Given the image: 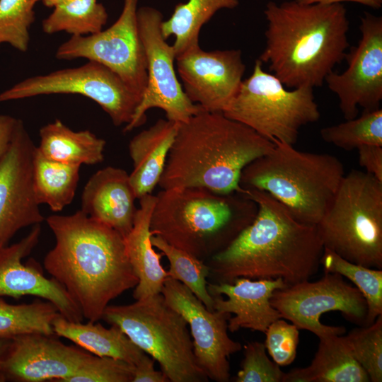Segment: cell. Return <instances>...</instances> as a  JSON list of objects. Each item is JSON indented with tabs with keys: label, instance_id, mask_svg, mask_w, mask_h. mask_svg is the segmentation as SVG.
Returning <instances> with one entry per match:
<instances>
[{
	"label": "cell",
	"instance_id": "obj_32",
	"mask_svg": "<svg viewBox=\"0 0 382 382\" xmlns=\"http://www.w3.org/2000/svg\"><path fill=\"white\" fill-rule=\"evenodd\" d=\"M151 241L168 260L169 277L185 285L209 311H214L212 296L207 290L209 268L202 260L178 249L158 236L152 235Z\"/></svg>",
	"mask_w": 382,
	"mask_h": 382
},
{
	"label": "cell",
	"instance_id": "obj_24",
	"mask_svg": "<svg viewBox=\"0 0 382 382\" xmlns=\"http://www.w3.org/2000/svg\"><path fill=\"white\" fill-rule=\"evenodd\" d=\"M311 364L285 373L283 382H369V377L354 357L345 336L319 338Z\"/></svg>",
	"mask_w": 382,
	"mask_h": 382
},
{
	"label": "cell",
	"instance_id": "obj_34",
	"mask_svg": "<svg viewBox=\"0 0 382 382\" xmlns=\"http://www.w3.org/2000/svg\"><path fill=\"white\" fill-rule=\"evenodd\" d=\"M352 354L370 381H382V315L368 326L352 329L345 336Z\"/></svg>",
	"mask_w": 382,
	"mask_h": 382
},
{
	"label": "cell",
	"instance_id": "obj_44",
	"mask_svg": "<svg viewBox=\"0 0 382 382\" xmlns=\"http://www.w3.org/2000/svg\"><path fill=\"white\" fill-rule=\"evenodd\" d=\"M10 342L11 340H0V362L2 359L4 354L8 349Z\"/></svg>",
	"mask_w": 382,
	"mask_h": 382
},
{
	"label": "cell",
	"instance_id": "obj_28",
	"mask_svg": "<svg viewBox=\"0 0 382 382\" xmlns=\"http://www.w3.org/2000/svg\"><path fill=\"white\" fill-rule=\"evenodd\" d=\"M79 169L80 166L46 158L36 147L33 183L38 204H47L53 212H60L71 204L78 186Z\"/></svg>",
	"mask_w": 382,
	"mask_h": 382
},
{
	"label": "cell",
	"instance_id": "obj_35",
	"mask_svg": "<svg viewBox=\"0 0 382 382\" xmlns=\"http://www.w3.org/2000/svg\"><path fill=\"white\" fill-rule=\"evenodd\" d=\"M34 5L32 0H0V45L9 44L22 52L28 50Z\"/></svg>",
	"mask_w": 382,
	"mask_h": 382
},
{
	"label": "cell",
	"instance_id": "obj_1",
	"mask_svg": "<svg viewBox=\"0 0 382 382\" xmlns=\"http://www.w3.org/2000/svg\"><path fill=\"white\" fill-rule=\"evenodd\" d=\"M257 206L253 221L224 250L209 259L211 283L280 278L288 286L315 275L323 252L316 225L296 220L268 193L243 188Z\"/></svg>",
	"mask_w": 382,
	"mask_h": 382
},
{
	"label": "cell",
	"instance_id": "obj_10",
	"mask_svg": "<svg viewBox=\"0 0 382 382\" xmlns=\"http://www.w3.org/2000/svg\"><path fill=\"white\" fill-rule=\"evenodd\" d=\"M51 94L86 96L97 103L115 126L129 124L140 103L115 73L93 61L27 78L1 93L0 102Z\"/></svg>",
	"mask_w": 382,
	"mask_h": 382
},
{
	"label": "cell",
	"instance_id": "obj_4",
	"mask_svg": "<svg viewBox=\"0 0 382 382\" xmlns=\"http://www.w3.org/2000/svg\"><path fill=\"white\" fill-rule=\"evenodd\" d=\"M274 146L223 112L202 110L180 123L158 185L162 190L203 187L221 195L243 194V170Z\"/></svg>",
	"mask_w": 382,
	"mask_h": 382
},
{
	"label": "cell",
	"instance_id": "obj_11",
	"mask_svg": "<svg viewBox=\"0 0 382 382\" xmlns=\"http://www.w3.org/2000/svg\"><path fill=\"white\" fill-rule=\"evenodd\" d=\"M137 18L146 54L147 81L141 100L124 132L142 125L146 112L154 108L163 110L170 121L185 122L203 109L190 100L177 77L174 49L161 33L163 14L155 8L142 6L137 8Z\"/></svg>",
	"mask_w": 382,
	"mask_h": 382
},
{
	"label": "cell",
	"instance_id": "obj_23",
	"mask_svg": "<svg viewBox=\"0 0 382 382\" xmlns=\"http://www.w3.org/2000/svg\"><path fill=\"white\" fill-rule=\"evenodd\" d=\"M180 123L159 119L129 143L133 169L129 179L137 199L151 194L164 170Z\"/></svg>",
	"mask_w": 382,
	"mask_h": 382
},
{
	"label": "cell",
	"instance_id": "obj_26",
	"mask_svg": "<svg viewBox=\"0 0 382 382\" xmlns=\"http://www.w3.org/2000/svg\"><path fill=\"white\" fill-rule=\"evenodd\" d=\"M39 151L46 158L60 163L95 165L104 159L105 140L89 130L75 132L60 120L40 129Z\"/></svg>",
	"mask_w": 382,
	"mask_h": 382
},
{
	"label": "cell",
	"instance_id": "obj_17",
	"mask_svg": "<svg viewBox=\"0 0 382 382\" xmlns=\"http://www.w3.org/2000/svg\"><path fill=\"white\" fill-rule=\"evenodd\" d=\"M185 93L204 110L224 112L243 81L245 66L239 50L206 52L199 45L175 58Z\"/></svg>",
	"mask_w": 382,
	"mask_h": 382
},
{
	"label": "cell",
	"instance_id": "obj_3",
	"mask_svg": "<svg viewBox=\"0 0 382 382\" xmlns=\"http://www.w3.org/2000/svg\"><path fill=\"white\" fill-rule=\"evenodd\" d=\"M266 45L259 59L288 88L319 87L349 47L342 4L269 1Z\"/></svg>",
	"mask_w": 382,
	"mask_h": 382
},
{
	"label": "cell",
	"instance_id": "obj_2",
	"mask_svg": "<svg viewBox=\"0 0 382 382\" xmlns=\"http://www.w3.org/2000/svg\"><path fill=\"white\" fill-rule=\"evenodd\" d=\"M46 221L56 243L44 258L45 269L66 290L83 318L98 322L112 299L139 282L124 237L81 210L52 215Z\"/></svg>",
	"mask_w": 382,
	"mask_h": 382
},
{
	"label": "cell",
	"instance_id": "obj_41",
	"mask_svg": "<svg viewBox=\"0 0 382 382\" xmlns=\"http://www.w3.org/2000/svg\"><path fill=\"white\" fill-rule=\"evenodd\" d=\"M18 119L0 114V156L8 148L15 132Z\"/></svg>",
	"mask_w": 382,
	"mask_h": 382
},
{
	"label": "cell",
	"instance_id": "obj_36",
	"mask_svg": "<svg viewBox=\"0 0 382 382\" xmlns=\"http://www.w3.org/2000/svg\"><path fill=\"white\" fill-rule=\"evenodd\" d=\"M134 368L120 359L90 354L64 382H132Z\"/></svg>",
	"mask_w": 382,
	"mask_h": 382
},
{
	"label": "cell",
	"instance_id": "obj_19",
	"mask_svg": "<svg viewBox=\"0 0 382 382\" xmlns=\"http://www.w3.org/2000/svg\"><path fill=\"white\" fill-rule=\"evenodd\" d=\"M40 234V224L35 225L21 241L0 248V298L35 296L51 302L67 320L82 322L79 307L56 279L46 277L36 262H22L38 243Z\"/></svg>",
	"mask_w": 382,
	"mask_h": 382
},
{
	"label": "cell",
	"instance_id": "obj_16",
	"mask_svg": "<svg viewBox=\"0 0 382 382\" xmlns=\"http://www.w3.org/2000/svg\"><path fill=\"white\" fill-rule=\"evenodd\" d=\"M22 120L0 156V248L21 228L40 224V212L33 183L36 149Z\"/></svg>",
	"mask_w": 382,
	"mask_h": 382
},
{
	"label": "cell",
	"instance_id": "obj_15",
	"mask_svg": "<svg viewBox=\"0 0 382 382\" xmlns=\"http://www.w3.org/2000/svg\"><path fill=\"white\" fill-rule=\"evenodd\" d=\"M167 304L183 316L190 330L197 361L209 379L228 382L229 357L242 349L228 335V313L208 310L183 283L168 277L161 291Z\"/></svg>",
	"mask_w": 382,
	"mask_h": 382
},
{
	"label": "cell",
	"instance_id": "obj_18",
	"mask_svg": "<svg viewBox=\"0 0 382 382\" xmlns=\"http://www.w3.org/2000/svg\"><path fill=\"white\" fill-rule=\"evenodd\" d=\"M91 354L42 333L11 340L0 362V381L64 382Z\"/></svg>",
	"mask_w": 382,
	"mask_h": 382
},
{
	"label": "cell",
	"instance_id": "obj_37",
	"mask_svg": "<svg viewBox=\"0 0 382 382\" xmlns=\"http://www.w3.org/2000/svg\"><path fill=\"white\" fill-rule=\"evenodd\" d=\"M285 373L266 354L265 344L250 342L244 346V359L236 382H283Z\"/></svg>",
	"mask_w": 382,
	"mask_h": 382
},
{
	"label": "cell",
	"instance_id": "obj_5",
	"mask_svg": "<svg viewBox=\"0 0 382 382\" xmlns=\"http://www.w3.org/2000/svg\"><path fill=\"white\" fill-rule=\"evenodd\" d=\"M257 204L243 194L173 187L156 195L151 235L204 262L226 248L255 219Z\"/></svg>",
	"mask_w": 382,
	"mask_h": 382
},
{
	"label": "cell",
	"instance_id": "obj_20",
	"mask_svg": "<svg viewBox=\"0 0 382 382\" xmlns=\"http://www.w3.org/2000/svg\"><path fill=\"white\" fill-rule=\"evenodd\" d=\"M287 286L280 278L239 277L231 284L208 282L207 290L213 298L214 310L234 314L228 320V330L231 332L246 328L265 333L272 323L282 318L271 305L270 299L274 291Z\"/></svg>",
	"mask_w": 382,
	"mask_h": 382
},
{
	"label": "cell",
	"instance_id": "obj_21",
	"mask_svg": "<svg viewBox=\"0 0 382 382\" xmlns=\"http://www.w3.org/2000/svg\"><path fill=\"white\" fill-rule=\"evenodd\" d=\"M129 174L107 166L95 173L81 195V211L117 231L124 238L131 231L137 208Z\"/></svg>",
	"mask_w": 382,
	"mask_h": 382
},
{
	"label": "cell",
	"instance_id": "obj_25",
	"mask_svg": "<svg viewBox=\"0 0 382 382\" xmlns=\"http://www.w3.org/2000/svg\"><path fill=\"white\" fill-rule=\"evenodd\" d=\"M88 320L73 322L62 315L52 323L55 335L66 338L84 350L99 357H107L137 365L146 353L117 326L106 328L100 323Z\"/></svg>",
	"mask_w": 382,
	"mask_h": 382
},
{
	"label": "cell",
	"instance_id": "obj_42",
	"mask_svg": "<svg viewBox=\"0 0 382 382\" xmlns=\"http://www.w3.org/2000/svg\"><path fill=\"white\" fill-rule=\"evenodd\" d=\"M297 2L303 4H342V2L358 3L374 9H379L382 6V0H296Z\"/></svg>",
	"mask_w": 382,
	"mask_h": 382
},
{
	"label": "cell",
	"instance_id": "obj_31",
	"mask_svg": "<svg viewBox=\"0 0 382 382\" xmlns=\"http://www.w3.org/2000/svg\"><path fill=\"white\" fill-rule=\"evenodd\" d=\"M324 272L337 273L349 279L364 296L367 312L364 326L382 315V270L352 263L324 248L320 258Z\"/></svg>",
	"mask_w": 382,
	"mask_h": 382
},
{
	"label": "cell",
	"instance_id": "obj_22",
	"mask_svg": "<svg viewBox=\"0 0 382 382\" xmlns=\"http://www.w3.org/2000/svg\"><path fill=\"white\" fill-rule=\"evenodd\" d=\"M139 199L133 227L124 238L127 257L139 279L133 291L136 301L161 293L168 277L161 264L163 255L156 252L151 241L150 221L156 196L148 194Z\"/></svg>",
	"mask_w": 382,
	"mask_h": 382
},
{
	"label": "cell",
	"instance_id": "obj_8",
	"mask_svg": "<svg viewBox=\"0 0 382 382\" xmlns=\"http://www.w3.org/2000/svg\"><path fill=\"white\" fill-rule=\"evenodd\" d=\"M102 319L157 361L169 382L209 381L195 358L187 323L161 293L127 305H108Z\"/></svg>",
	"mask_w": 382,
	"mask_h": 382
},
{
	"label": "cell",
	"instance_id": "obj_30",
	"mask_svg": "<svg viewBox=\"0 0 382 382\" xmlns=\"http://www.w3.org/2000/svg\"><path fill=\"white\" fill-rule=\"evenodd\" d=\"M59 316L57 307L46 300L11 304L0 298V340L30 333L55 335L52 323Z\"/></svg>",
	"mask_w": 382,
	"mask_h": 382
},
{
	"label": "cell",
	"instance_id": "obj_7",
	"mask_svg": "<svg viewBox=\"0 0 382 382\" xmlns=\"http://www.w3.org/2000/svg\"><path fill=\"white\" fill-rule=\"evenodd\" d=\"M316 226L324 248L352 263L382 270V182L365 171L345 174Z\"/></svg>",
	"mask_w": 382,
	"mask_h": 382
},
{
	"label": "cell",
	"instance_id": "obj_39",
	"mask_svg": "<svg viewBox=\"0 0 382 382\" xmlns=\"http://www.w3.org/2000/svg\"><path fill=\"white\" fill-rule=\"evenodd\" d=\"M359 165L366 173L382 182V146L362 145L357 149Z\"/></svg>",
	"mask_w": 382,
	"mask_h": 382
},
{
	"label": "cell",
	"instance_id": "obj_27",
	"mask_svg": "<svg viewBox=\"0 0 382 382\" xmlns=\"http://www.w3.org/2000/svg\"><path fill=\"white\" fill-rule=\"evenodd\" d=\"M238 0H188L175 5L171 16L163 21L161 26L163 37L166 40L175 37L172 45L175 58L190 48L199 45V34L202 27L221 9H233Z\"/></svg>",
	"mask_w": 382,
	"mask_h": 382
},
{
	"label": "cell",
	"instance_id": "obj_33",
	"mask_svg": "<svg viewBox=\"0 0 382 382\" xmlns=\"http://www.w3.org/2000/svg\"><path fill=\"white\" fill-rule=\"evenodd\" d=\"M323 141L346 151L362 145L382 146V109L364 110L356 117L320 131Z\"/></svg>",
	"mask_w": 382,
	"mask_h": 382
},
{
	"label": "cell",
	"instance_id": "obj_9",
	"mask_svg": "<svg viewBox=\"0 0 382 382\" xmlns=\"http://www.w3.org/2000/svg\"><path fill=\"white\" fill-rule=\"evenodd\" d=\"M223 114L274 144L291 145L296 142L302 127L320 117L313 88L287 89L273 74L263 69L259 59Z\"/></svg>",
	"mask_w": 382,
	"mask_h": 382
},
{
	"label": "cell",
	"instance_id": "obj_40",
	"mask_svg": "<svg viewBox=\"0 0 382 382\" xmlns=\"http://www.w3.org/2000/svg\"><path fill=\"white\" fill-rule=\"evenodd\" d=\"M155 359L146 354L134 366L132 382H169L161 371L154 369Z\"/></svg>",
	"mask_w": 382,
	"mask_h": 382
},
{
	"label": "cell",
	"instance_id": "obj_13",
	"mask_svg": "<svg viewBox=\"0 0 382 382\" xmlns=\"http://www.w3.org/2000/svg\"><path fill=\"white\" fill-rule=\"evenodd\" d=\"M138 0H125L118 19L98 33L71 36L57 48L59 60L85 58L115 73L140 101L147 81L146 58L137 25Z\"/></svg>",
	"mask_w": 382,
	"mask_h": 382
},
{
	"label": "cell",
	"instance_id": "obj_38",
	"mask_svg": "<svg viewBox=\"0 0 382 382\" xmlns=\"http://www.w3.org/2000/svg\"><path fill=\"white\" fill-rule=\"evenodd\" d=\"M299 329L282 318L272 323L265 334V346L272 360L279 366L291 364L296 356Z\"/></svg>",
	"mask_w": 382,
	"mask_h": 382
},
{
	"label": "cell",
	"instance_id": "obj_43",
	"mask_svg": "<svg viewBox=\"0 0 382 382\" xmlns=\"http://www.w3.org/2000/svg\"><path fill=\"white\" fill-rule=\"evenodd\" d=\"M66 1L68 0H32L35 4L38 1H42L43 4L47 7H54L55 6Z\"/></svg>",
	"mask_w": 382,
	"mask_h": 382
},
{
	"label": "cell",
	"instance_id": "obj_29",
	"mask_svg": "<svg viewBox=\"0 0 382 382\" xmlns=\"http://www.w3.org/2000/svg\"><path fill=\"white\" fill-rule=\"evenodd\" d=\"M108 21V13L98 0H68L54 7L42 22L47 34L66 32L71 36L98 33Z\"/></svg>",
	"mask_w": 382,
	"mask_h": 382
},
{
	"label": "cell",
	"instance_id": "obj_6",
	"mask_svg": "<svg viewBox=\"0 0 382 382\" xmlns=\"http://www.w3.org/2000/svg\"><path fill=\"white\" fill-rule=\"evenodd\" d=\"M345 175L343 164L333 155L277 142L269 153L244 168L240 184L268 193L299 221L317 225Z\"/></svg>",
	"mask_w": 382,
	"mask_h": 382
},
{
	"label": "cell",
	"instance_id": "obj_14",
	"mask_svg": "<svg viewBox=\"0 0 382 382\" xmlns=\"http://www.w3.org/2000/svg\"><path fill=\"white\" fill-rule=\"evenodd\" d=\"M360 22L361 38L345 57L347 69L332 71L325 79L345 120L357 117L359 107L380 108L382 100V18L365 12Z\"/></svg>",
	"mask_w": 382,
	"mask_h": 382
},
{
	"label": "cell",
	"instance_id": "obj_12",
	"mask_svg": "<svg viewBox=\"0 0 382 382\" xmlns=\"http://www.w3.org/2000/svg\"><path fill=\"white\" fill-rule=\"evenodd\" d=\"M270 303L282 318L318 338L346 331L343 326L321 323L323 313L340 311L347 320L364 326L367 312L366 300L356 286L340 274L325 272L318 281L308 280L274 291Z\"/></svg>",
	"mask_w": 382,
	"mask_h": 382
}]
</instances>
